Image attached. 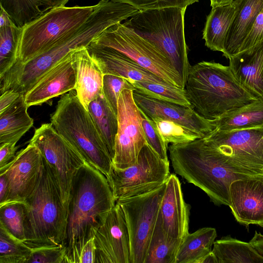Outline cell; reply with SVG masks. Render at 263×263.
I'll return each instance as SVG.
<instances>
[{
	"instance_id": "6da1fadb",
	"label": "cell",
	"mask_w": 263,
	"mask_h": 263,
	"mask_svg": "<svg viewBox=\"0 0 263 263\" xmlns=\"http://www.w3.org/2000/svg\"><path fill=\"white\" fill-rule=\"evenodd\" d=\"M116 200L106 177L85 163L75 175L67 210L63 263L90 239L104 222Z\"/></svg>"
},
{
	"instance_id": "7a4b0ae2",
	"label": "cell",
	"mask_w": 263,
	"mask_h": 263,
	"mask_svg": "<svg viewBox=\"0 0 263 263\" xmlns=\"http://www.w3.org/2000/svg\"><path fill=\"white\" fill-rule=\"evenodd\" d=\"M184 89L193 108L210 120L257 99L240 84L229 66L214 61L191 66Z\"/></svg>"
},
{
	"instance_id": "3957f363",
	"label": "cell",
	"mask_w": 263,
	"mask_h": 263,
	"mask_svg": "<svg viewBox=\"0 0 263 263\" xmlns=\"http://www.w3.org/2000/svg\"><path fill=\"white\" fill-rule=\"evenodd\" d=\"M23 203L24 242L31 248L63 245L67 214L58 184L44 158L39 181Z\"/></svg>"
},
{
	"instance_id": "277c9868",
	"label": "cell",
	"mask_w": 263,
	"mask_h": 263,
	"mask_svg": "<svg viewBox=\"0 0 263 263\" xmlns=\"http://www.w3.org/2000/svg\"><path fill=\"white\" fill-rule=\"evenodd\" d=\"M168 151L175 173L204 191L216 205L229 206L231 183L251 177L235 173L224 166L203 138L172 144Z\"/></svg>"
},
{
	"instance_id": "5b68a950",
	"label": "cell",
	"mask_w": 263,
	"mask_h": 263,
	"mask_svg": "<svg viewBox=\"0 0 263 263\" xmlns=\"http://www.w3.org/2000/svg\"><path fill=\"white\" fill-rule=\"evenodd\" d=\"M186 9L168 7L139 10L123 23L165 56L185 85L191 67L184 36Z\"/></svg>"
},
{
	"instance_id": "8992f818",
	"label": "cell",
	"mask_w": 263,
	"mask_h": 263,
	"mask_svg": "<svg viewBox=\"0 0 263 263\" xmlns=\"http://www.w3.org/2000/svg\"><path fill=\"white\" fill-rule=\"evenodd\" d=\"M73 90L61 97L51 115V123L87 163L107 178L112 158L88 110Z\"/></svg>"
},
{
	"instance_id": "52a82bcc",
	"label": "cell",
	"mask_w": 263,
	"mask_h": 263,
	"mask_svg": "<svg viewBox=\"0 0 263 263\" xmlns=\"http://www.w3.org/2000/svg\"><path fill=\"white\" fill-rule=\"evenodd\" d=\"M97 6L54 8L22 27L16 62L30 60L81 26Z\"/></svg>"
},
{
	"instance_id": "ba28073f",
	"label": "cell",
	"mask_w": 263,
	"mask_h": 263,
	"mask_svg": "<svg viewBox=\"0 0 263 263\" xmlns=\"http://www.w3.org/2000/svg\"><path fill=\"white\" fill-rule=\"evenodd\" d=\"M203 139L233 172L248 176L263 174V126L231 131L215 129Z\"/></svg>"
},
{
	"instance_id": "9c48e42d",
	"label": "cell",
	"mask_w": 263,
	"mask_h": 263,
	"mask_svg": "<svg viewBox=\"0 0 263 263\" xmlns=\"http://www.w3.org/2000/svg\"><path fill=\"white\" fill-rule=\"evenodd\" d=\"M89 44L115 50L169 84L185 88L180 76L169 60L152 44L123 24L119 23L108 27Z\"/></svg>"
},
{
	"instance_id": "30bf717a",
	"label": "cell",
	"mask_w": 263,
	"mask_h": 263,
	"mask_svg": "<svg viewBox=\"0 0 263 263\" xmlns=\"http://www.w3.org/2000/svg\"><path fill=\"white\" fill-rule=\"evenodd\" d=\"M91 41L89 32L81 26L69 32L30 60L24 63L16 62L0 78L1 94L8 89L25 94L67 54L87 47Z\"/></svg>"
},
{
	"instance_id": "8fae6325",
	"label": "cell",
	"mask_w": 263,
	"mask_h": 263,
	"mask_svg": "<svg viewBox=\"0 0 263 263\" xmlns=\"http://www.w3.org/2000/svg\"><path fill=\"white\" fill-rule=\"evenodd\" d=\"M29 143L39 149L50 167L67 214L73 178L79 169L87 162L51 123L43 124L36 128Z\"/></svg>"
},
{
	"instance_id": "7c38bea8",
	"label": "cell",
	"mask_w": 263,
	"mask_h": 263,
	"mask_svg": "<svg viewBox=\"0 0 263 263\" xmlns=\"http://www.w3.org/2000/svg\"><path fill=\"white\" fill-rule=\"evenodd\" d=\"M169 165V161L162 159L146 144L135 164L124 170L112 166L107 179L116 201L145 193L165 184L171 174Z\"/></svg>"
},
{
	"instance_id": "4fadbf2b",
	"label": "cell",
	"mask_w": 263,
	"mask_h": 263,
	"mask_svg": "<svg viewBox=\"0 0 263 263\" xmlns=\"http://www.w3.org/2000/svg\"><path fill=\"white\" fill-rule=\"evenodd\" d=\"M165 188V183L145 193L116 201L127 224L131 263H144Z\"/></svg>"
},
{
	"instance_id": "5bb4252c",
	"label": "cell",
	"mask_w": 263,
	"mask_h": 263,
	"mask_svg": "<svg viewBox=\"0 0 263 263\" xmlns=\"http://www.w3.org/2000/svg\"><path fill=\"white\" fill-rule=\"evenodd\" d=\"M133 90L125 89L118 103V130L112 167L124 170L135 164L147 143L142 124L141 111L133 98Z\"/></svg>"
},
{
	"instance_id": "9a60e30c",
	"label": "cell",
	"mask_w": 263,
	"mask_h": 263,
	"mask_svg": "<svg viewBox=\"0 0 263 263\" xmlns=\"http://www.w3.org/2000/svg\"><path fill=\"white\" fill-rule=\"evenodd\" d=\"M95 263H131L130 245L125 216L116 203L93 237Z\"/></svg>"
},
{
	"instance_id": "2e32d148",
	"label": "cell",
	"mask_w": 263,
	"mask_h": 263,
	"mask_svg": "<svg viewBox=\"0 0 263 263\" xmlns=\"http://www.w3.org/2000/svg\"><path fill=\"white\" fill-rule=\"evenodd\" d=\"M43 166V158L39 149L29 143L0 169V174L5 177L8 187V199L4 205L13 202H23L35 188Z\"/></svg>"
},
{
	"instance_id": "e0dca14e",
	"label": "cell",
	"mask_w": 263,
	"mask_h": 263,
	"mask_svg": "<svg viewBox=\"0 0 263 263\" xmlns=\"http://www.w3.org/2000/svg\"><path fill=\"white\" fill-rule=\"evenodd\" d=\"M229 196V206L238 223L263 227V174L234 181Z\"/></svg>"
},
{
	"instance_id": "ac0fdd59",
	"label": "cell",
	"mask_w": 263,
	"mask_h": 263,
	"mask_svg": "<svg viewBox=\"0 0 263 263\" xmlns=\"http://www.w3.org/2000/svg\"><path fill=\"white\" fill-rule=\"evenodd\" d=\"M133 94L139 108L150 119L158 117L177 122L204 137L215 128L212 120L202 117L192 107L152 98L135 89Z\"/></svg>"
},
{
	"instance_id": "d6986e66",
	"label": "cell",
	"mask_w": 263,
	"mask_h": 263,
	"mask_svg": "<svg viewBox=\"0 0 263 263\" xmlns=\"http://www.w3.org/2000/svg\"><path fill=\"white\" fill-rule=\"evenodd\" d=\"M190 211L179 179L174 174H170L165 183L158 217L166 235L181 243L189 233Z\"/></svg>"
},
{
	"instance_id": "ffe728a7",
	"label": "cell",
	"mask_w": 263,
	"mask_h": 263,
	"mask_svg": "<svg viewBox=\"0 0 263 263\" xmlns=\"http://www.w3.org/2000/svg\"><path fill=\"white\" fill-rule=\"evenodd\" d=\"M72 52L63 58L24 94L28 107L42 105L53 98L75 90L76 75Z\"/></svg>"
},
{
	"instance_id": "44dd1931",
	"label": "cell",
	"mask_w": 263,
	"mask_h": 263,
	"mask_svg": "<svg viewBox=\"0 0 263 263\" xmlns=\"http://www.w3.org/2000/svg\"><path fill=\"white\" fill-rule=\"evenodd\" d=\"M87 48L103 74H111L123 77L132 84L135 81H146L172 85L115 50L91 44H89Z\"/></svg>"
},
{
	"instance_id": "7402d4cb",
	"label": "cell",
	"mask_w": 263,
	"mask_h": 263,
	"mask_svg": "<svg viewBox=\"0 0 263 263\" xmlns=\"http://www.w3.org/2000/svg\"><path fill=\"white\" fill-rule=\"evenodd\" d=\"M229 60L240 84L256 99L263 98V40Z\"/></svg>"
},
{
	"instance_id": "603a6c76",
	"label": "cell",
	"mask_w": 263,
	"mask_h": 263,
	"mask_svg": "<svg viewBox=\"0 0 263 263\" xmlns=\"http://www.w3.org/2000/svg\"><path fill=\"white\" fill-rule=\"evenodd\" d=\"M71 57L76 71L77 96L87 109L89 104L103 93L104 74L87 47L72 51Z\"/></svg>"
},
{
	"instance_id": "cb8c5ba5",
	"label": "cell",
	"mask_w": 263,
	"mask_h": 263,
	"mask_svg": "<svg viewBox=\"0 0 263 263\" xmlns=\"http://www.w3.org/2000/svg\"><path fill=\"white\" fill-rule=\"evenodd\" d=\"M233 2L236 12L222 52L228 59L239 53L243 39L263 9V0H235Z\"/></svg>"
},
{
	"instance_id": "d4e9b609",
	"label": "cell",
	"mask_w": 263,
	"mask_h": 263,
	"mask_svg": "<svg viewBox=\"0 0 263 263\" xmlns=\"http://www.w3.org/2000/svg\"><path fill=\"white\" fill-rule=\"evenodd\" d=\"M24 94L0 112V144L16 143L33 126V119L28 113Z\"/></svg>"
},
{
	"instance_id": "484cf974",
	"label": "cell",
	"mask_w": 263,
	"mask_h": 263,
	"mask_svg": "<svg viewBox=\"0 0 263 263\" xmlns=\"http://www.w3.org/2000/svg\"><path fill=\"white\" fill-rule=\"evenodd\" d=\"M236 7L234 2L212 8L203 31L205 45L213 51L222 52L227 35Z\"/></svg>"
},
{
	"instance_id": "4316f807",
	"label": "cell",
	"mask_w": 263,
	"mask_h": 263,
	"mask_svg": "<svg viewBox=\"0 0 263 263\" xmlns=\"http://www.w3.org/2000/svg\"><path fill=\"white\" fill-rule=\"evenodd\" d=\"M212 122L215 129L223 131L263 126V98L228 111Z\"/></svg>"
},
{
	"instance_id": "83f0119b",
	"label": "cell",
	"mask_w": 263,
	"mask_h": 263,
	"mask_svg": "<svg viewBox=\"0 0 263 263\" xmlns=\"http://www.w3.org/2000/svg\"><path fill=\"white\" fill-rule=\"evenodd\" d=\"M69 0H1L3 8L13 22L23 27L46 12L64 6Z\"/></svg>"
},
{
	"instance_id": "f1b7e54d",
	"label": "cell",
	"mask_w": 263,
	"mask_h": 263,
	"mask_svg": "<svg viewBox=\"0 0 263 263\" xmlns=\"http://www.w3.org/2000/svg\"><path fill=\"white\" fill-rule=\"evenodd\" d=\"M217 237L215 228L204 227L189 233L178 249L175 263H200L212 251Z\"/></svg>"
},
{
	"instance_id": "f546056e",
	"label": "cell",
	"mask_w": 263,
	"mask_h": 263,
	"mask_svg": "<svg viewBox=\"0 0 263 263\" xmlns=\"http://www.w3.org/2000/svg\"><path fill=\"white\" fill-rule=\"evenodd\" d=\"M87 110L112 159L118 130L117 116L102 93L88 105Z\"/></svg>"
},
{
	"instance_id": "4dcf8cb0",
	"label": "cell",
	"mask_w": 263,
	"mask_h": 263,
	"mask_svg": "<svg viewBox=\"0 0 263 263\" xmlns=\"http://www.w3.org/2000/svg\"><path fill=\"white\" fill-rule=\"evenodd\" d=\"M212 252L218 263H263L261 256L250 243L230 235L215 241Z\"/></svg>"
},
{
	"instance_id": "1f68e13d",
	"label": "cell",
	"mask_w": 263,
	"mask_h": 263,
	"mask_svg": "<svg viewBox=\"0 0 263 263\" xmlns=\"http://www.w3.org/2000/svg\"><path fill=\"white\" fill-rule=\"evenodd\" d=\"M22 32V28L18 27L1 8L0 78L10 69L17 60Z\"/></svg>"
},
{
	"instance_id": "d6a6232c",
	"label": "cell",
	"mask_w": 263,
	"mask_h": 263,
	"mask_svg": "<svg viewBox=\"0 0 263 263\" xmlns=\"http://www.w3.org/2000/svg\"><path fill=\"white\" fill-rule=\"evenodd\" d=\"M180 244L166 235L158 216L144 263H175Z\"/></svg>"
},
{
	"instance_id": "836d02e7",
	"label": "cell",
	"mask_w": 263,
	"mask_h": 263,
	"mask_svg": "<svg viewBox=\"0 0 263 263\" xmlns=\"http://www.w3.org/2000/svg\"><path fill=\"white\" fill-rule=\"evenodd\" d=\"M133 84L135 90L147 97L193 108L185 89L146 81H135Z\"/></svg>"
},
{
	"instance_id": "e575fe53",
	"label": "cell",
	"mask_w": 263,
	"mask_h": 263,
	"mask_svg": "<svg viewBox=\"0 0 263 263\" xmlns=\"http://www.w3.org/2000/svg\"><path fill=\"white\" fill-rule=\"evenodd\" d=\"M32 248L0 223V263H27Z\"/></svg>"
},
{
	"instance_id": "d590c367",
	"label": "cell",
	"mask_w": 263,
	"mask_h": 263,
	"mask_svg": "<svg viewBox=\"0 0 263 263\" xmlns=\"http://www.w3.org/2000/svg\"><path fill=\"white\" fill-rule=\"evenodd\" d=\"M151 119L155 122L167 145L189 142L204 137L201 134L177 122L158 117Z\"/></svg>"
},
{
	"instance_id": "8d00e7d4",
	"label": "cell",
	"mask_w": 263,
	"mask_h": 263,
	"mask_svg": "<svg viewBox=\"0 0 263 263\" xmlns=\"http://www.w3.org/2000/svg\"><path fill=\"white\" fill-rule=\"evenodd\" d=\"M25 208L23 202H13L0 206V223L18 239L25 241Z\"/></svg>"
},
{
	"instance_id": "74e56055",
	"label": "cell",
	"mask_w": 263,
	"mask_h": 263,
	"mask_svg": "<svg viewBox=\"0 0 263 263\" xmlns=\"http://www.w3.org/2000/svg\"><path fill=\"white\" fill-rule=\"evenodd\" d=\"M125 89L135 90V87L127 79L111 74H104L103 94L114 112L117 116L118 103L120 93Z\"/></svg>"
},
{
	"instance_id": "f35d334b",
	"label": "cell",
	"mask_w": 263,
	"mask_h": 263,
	"mask_svg": "<svg viewBox=\"0 0 263 263\" xmlns=\"http://www.w3.org/2000/svg\"><path fill=\"white\" fill-rule=\"evenodd\" d=\"M142 124L147 143L162 159L168 161L167 151L168 145L159 133L155 122L142 111Z\"/></svg>"
},
{
	"instance_id": "ab89813d",
	"label": "cell",
	"mask_w": 263,
	"mask_h": 263,
	"mask_svg": "<svg viewBox=\"0 0 263 263\" xmlns=\"http://www.w3.org/2000/svg\"><path fill=\"white\" fill-rule=\"evenodd\" d=\"M65 255L63 245L32 248L27 263H63Z\"/></svg>"
},
{
	"instance_id": "60d3db41",
	"label": "cell",
	"mask_w": 263,
	"mask_h": 263,
	"mask_svg": "<svg viewBox=\"0 0 263 263\" xmlns=\"http://www.w3.org/2000/svg\"><path fill=\"white\" fill-rule=\"evenodd\" d=\"M128 4L139 10L168 7L187 8L199 0H108Z\"/></svg>"
},
{
	"instance_id": "b9f144b4",
	"label": "cell",
	"mask_w": 263,
	"mask_h": 263,
	"mask_svg": "<svg viewBox=\"0 0 263 263\" xmlns=\"http://www.w3.org/2000/svg\"><path fill=\"white\" fill-rule=\"evenodd\" d=\"M262 40L263 9L257 15L254 24L243 39L239 53L251 48Z\"/></svg>"
},
{
	"instance_id": "7bdbcfd3",
	"label": "cell",
	"mask_w": 263,
	"mask_h": 263,
	"mask_svg": "<svg viewBox=\"0 0 263 263\" xmlns=\"http://www.w3.org/2000/svg\"><path fill=\"white\" fill-rule=\"evenodd\" d=\"M94 239L89 240L69 260L68 263H95Z\"/></svg>"
},
{
	"instance_id": "ee69618b",
	"label": "cell",
	"mask_w": 263,
	"mask_h": 263,
	"mask_svg": "<svg viewBox=\"0 0 263 263\" xmlns=\"http://www.w3.org/2000/svg\"><path fill=\"white\" fill-rule=\"evenodd\" d=\"M16 144L11 142L0 144V169L4 167L15 157L18 148Z\"/></svg>"
},
{
	"instance_id": "f6af8a7d",
	"label": "cell",
	"mask_w": 263,
	"mask_h": 263,
	"mask_svg": "<svg viewBox=\"0 0 263 263\" xmlns=\"http://www.w3.org/2000/svg\"><path fill=\"white\" fill-rule=\"evenodd\" d=\"M22 94V93L12 89L7 90L1 93L0 97V112H3L14 103Z\"/></svg>"
},
{
	"instance_id": "bcb514c9",
	"label": "cell",
	"mask_w": 263,
	"mask_h": 263,
	"mask_svg": "<svg viewBox=\"0 0 263 263\" xmlns=\"http://www.w3.org/2000/svg\"><path fill=\"white\" fill-rule=\"evenodd\" d=\"M8 196V183L5 177L0 174V206L7 201Z\"/></svg>"
},
{
	"instance_id": "7dc6e473",
	"label": "cell",
	"mask_w": 263,
	"mask_h": 263,
	"mask_svg": "<svg viewBox=\"0 0 263 263\" xmlns=\"http://www.w3.org/2000/svg\"><path fill=\"white\" fill-rule=\"evenodd\" d=\"M249 242L257 251L263 256V234L255 231L254 236Z\"/></svg>"
},
{
	"instance_id": "c3c4849f",
	"label": "cell",
	"mask_w": 263,
	"mask_h": 263,
	"mask_svg": "<svg viewBox=\"0 0 263 263\" xmlns=\"http://www.w3.org/2000/svg\"><path fill=\"white\" fill-rule=\"evenodd\" d=\"M200 263H218V261L212 250L210 253L202 259Z\"/></svg>"
},
{
	"instance_id": "681fc988",
	"label": "cell",
	"mask_w": 263,
	"mask_h": 263,
	"mask_svg": "<svg viewBox=\"0 0 263 263\" xmlns=\"http://www.w3.org/2000/svg\"><path fill=\"white\" fill-rule=\"evenodd\" d=\"M235 0H210L211 2V6L212 8L224 5L231 4L233 3Z\"/></svg>"
},
{
	"instance_id": "f907efd6",
	"label": "cell",
	"mask_w": 263,
	"mask_h": 263,
	"mask_svg": "<svg viewBox=\"0 0 263 263\" xmlns=\"http://www.w3.org/2000/svg\"><path fill=\"white\" fill-rule=\"evenodd\" d=\"M262 228H263V227H262Z\"/></svg>"
}]
</instances>
